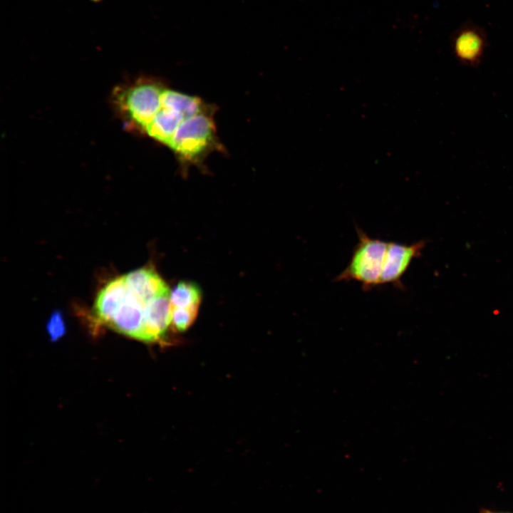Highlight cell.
<instances>
[{
	"mask_svg": "<svg viewBox=\"0 0 513 513\" xmlns=\"http://www.w3.org/2000/svg\"><path fill=\"white\" fill-rule=\"evenodd\" d=\"M185 118H187L162 99L160 108L143 133L169 147L175 131Z\"/></svg>",
	"mask_w": 513,
	"mask_h": 513,
	"instance_id": "30bf717a",
	"label": "cell"
},
{
	"mask_svg": "<svg viewBox=\"0 0 513 513\" xmlns=\"http://www.w3.org/2000/svg\"><path fill=\"white\" fill-rule=\"evenodd\" d=\"M425 246V241L411 244L388 242L383 267L380 279V286L391 284L404 289L402 278L412 261L421 255Z\"/></svg>",
	"mask_w": 513,
	"mask_h": 513,
	"instance_id": "277c9868",
	"label": "cell"
},
{
	"mask_svg": "<svg viewBox=\"0 0 513 513\" xmlns=\"http://www.w3.org/2000/svg\"><path fill=\"white\" fill-rule=\"evenodd\" d=\"M214 109L185 118L175 131L170 147L183 166L199 165L212 150L218 148Z\"/></svg>",
	"mask_w": 513,
	"mask_h": 513,
	"instance_id": "7a4b0ae2",
	"label": "cell"
},
{
	"mask_svg": "<svg viewBox=\"0 0 513 513\" xmlns=\"http://www.w3.org/2000/svg\"><path fill=\"white\" fill-rule=\"evenodd\" d=\"M201 301L200 287L192 282L181 281L170 293L172 307L199 308Z\"/></svg>",
	"mask_w": 513,
	"mask_h": 513,
	"instance_id": "8fae6325",
	"label": "cell"
},
{
	"mask_svg": "<svg viewBox=\"0 0 513 513\" xmlns=\"http://www.w3.org/2000/svg\"><path fill=\"white\" fill-rule=\"evenodd\" d=\"M128 289L145 303L169 292V288L152 268H140L123 275Z\"/></svg>",
	"mask_w": 513,
	"mask_h": 513,
	"instance_id": "ba28073f",
	"label": "cell"
},
{
	"mask_svg": "<svg viewBox=\"0 0 513 513\" xmlns=\"http://www.w3.org/2000/svg\"><path fill=\"white\" fill-rule=\"evenodd\" d=\"M145 305L146 303L128 288V291L108 326L120 333L144 341Z\"/></svg>",
	"mask_w": 513,
	"mask_h": 513,
	"instance_id": "5b68a950",
	"label": "cell"
},
{
	"mask_svg": "<svg viewBox=\"0 0 513 513\" xmlns=\"http://www.w3.org/2000/svg\"><path fill=\"white\" fill-rule=\"evenodd\" d=\"M93 1H99V0H93Z\"/></svg>",
	"mask_w": 513,
	"mask_h": 513,
	"instance_id": "9a60e30c",
	"label": "cell"
},
{
	"mask_svg": "<svg viewBox=\"0 0 513 513\" xmlns=\"http://www.w3.org/2000/svg\"><path fill=\"white\" fill-rule=\"evenodd\" d=\"M165 88L160 81L143 78L117 88L113 103L125 125L143 133L161 107Z\"/></svg>",
	"mask_w": 513,
	"mask_h": 513,
	"instance_id": "6da1fadb",
	"label": "cell"
},
{
	"mask_svg": "<svg viewBox=\"0 0 513 513\" xmlns=\"http://www.w3.org/2000/svg\"><path fill=\"white\" fill-rule=\"evenodd\" d=\"M46 330L52 341L61 338L66 331V324L62 314L59 311H54L46 323Z\"/></svg>",
	"mask_w": 513,
	"mask_h": 513,
	"instance_id": "4fadbf2b",
	"label": "cell"
},
{
	"mask_svg": "<svg viewBox=\"0 0 513 513\" xmlns=\"http://www.w3.org/2000/svg\"><path fill=\"white\" fill-rule=\"evenodd\" d=\"M171 313L170 291L154 298L146 304L144 341H159L165 336L171 324Z\"/></svg>",
	"mask_w": 513,
	"mask_h": 513,
	"instance_id": "8992f818",
	"label": "cell"
},
{
	"mask_svg": "<svg viewBox=\"0 0 513 513\" xmlns=\"http://www.w3.org/2000/svg\"><path fill=\"white\" fill-rule=\"evenodd\" d=\"M487 46L484 33L472 26L458 30L452 38V50L456 58L462 64L477 66Z\"/></svg>",
	"mask_w": 513,
	"mask_h": 513,
	"instance_id": "52a82bcc",
	"label": "cell"
},
{
	"mask_svg": "<svg viewBox=\"0 0 513 513\" xmlns=\"http://www.w3.org/2000/svg\"><path fill=\"white\" fill-rule=\"evenodd\" d=\"M356 231L358 243L347 266L335 281H358L363 290L368 291L380 286L388 242L370 237L360 228Z\"/></svg>",
	"mask_w": 513,
	"mask_h": 513,
	"instance_id": "3957f363",
	"label": "cell"
},
{
	"mask_svg": "<svg viewBox=\"0 0 513 513\" xmlns=\"http://www.w3.org/2000/svg\"><path fill=\"white\" fill-rule=\"evenodd\" d=\"M483 513H503V512H493L490 511H484Z\"/></svg>",
	"mask_w": 513,
	"mask_h": 513,
	"instance_id": "5bb4252c",
	"label": "cell"
},
{
	"mask_svg": "<svg viewBox=\"0 0 513 513\" xmlns=\"http://www.w3.org/2000/svg\"><path fill=\"white\" fill-rule=\"evenodd\" d=\"M199 308H177L172 306L171 325L177 331H186L195 320Z\"/></svg>",
	"mask_w": 513,
	"mask_h": 513,
	"instance_id": "7c38bea8",
	"label": "cell"
},
{
	"mask_svg": "<svg viewBox=\"0 0 513 513\" xmlns=\"http://www.w3.org/2000/svg\"><path fill=\"white\" fill-rule=\"evenodd\" d=\"M127 291L123 276L110 281L99 291L94 304V314L100 323L109 325Z\"/></svg>",
	"mask_w": 513,
	"mask_h": 513,
	"instance_id": "9c48e42d",
	"label": "cell"
}]
</instances>
